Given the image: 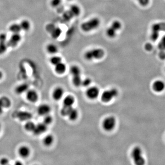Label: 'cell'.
I'll return each instance as SVG.
<instances>
[{
    "label": "cell",
    "mask_w": 165,
    "mask_h": 165,
    "mask_svg": "<svg viewBox=\"0 0 165 165\" xmlns=\"http://www.w3.org/2000/svg\"><path fill=\"white\" fill-rule=\"evenodd\" d=\"M101 21L98 18H93L83 23L81 25V30L85 32H89L96 30L100 25Z\"/></svg>",
    "instance_id": "6da1fadb"
},
{
    "label": "cell",
    "mask_w": 165,
    "mask_h": 165,
    "mask_svg": "<svg viewBox=\"0 0 165 165\" xmlns=\"http://www.w3.org/2000/svg\"><path fill=\"white\" fill-rule=\"evenodd\" d=\"M105 55V51L102 48H94L87 51L85 53V58L88 61L100 59Z\"/></svg>",
    "instance_id": "7a4b0ae2"
},
{
    "label": "cell",
    "mask_w": 165,
    "mask_h": 165,
    "mask_svg": "<svg viewBox=\"0 0 165 165\" xmlns=\"http://www.w3.org/2000/svg\"><path fill=\"white\" fill-rule=\"evenodd\" d=\"M131 156L136 165H142L145 163V160L142 156V149L140 147H135L133 149Z\"/></svg>",
    "instance_id": "3957f363"
},
{
    "label": "cell",
    "mask_w": 165,
    "mask_h": 165,
    "mask_svg": "<svg viewBox=\"0 0 165 165\" xmlns=\"http://www.w3.org/2000/svg\"><path fill=\"white\" fill-rule=\"evenodd\" d=\"M118 92L116 89H111L110 90L104 91L102 94L101 98L102 101L104 102H108L118 96Z\"/></svg>",
    "instance_id": "277c9868"
},
{
    "label": "cell",
    "mask_w": 165,
    "mask_h": 165,
    "mask_svg": "<svg viewBox=\"0 0 165 165\" xmlns=\"http://www.w3.org/2000/svg\"><path fill=\"white\" fill-rule=\"evenodd\" d=\"M116 124L115 118L113 116H109L106 118L103 122V128L107 131H110L114 129Z\"/></svg>",
    "instance_id": "5b68a950"
},
{
    "label": "cell",
    "mask_w": 165,
    "mask_h": 165,
    "mask_svg": "<svg viewBox=\"0 0 165 165\" xmlns=\"http://www.w3.org/2000/svg\"><path fill=\"white\" fill-rule=\"evenodd\" d=\"M26 99L28 101L31 103H35L38 100V93L34 90H28L26 92Z\"/></svg>",
    "instance_id": "8992f818"
},
{
    "label": "cell",
    "mask_w": 165,
    "mask_h": 165,
    "mask_svg": "<svg viewBox=\"0 0 165 165\" xmlns=\"http://www.w3.org/2000/svg\"><path fill=\"white\" fill-rule=\"evenodd\" d=\"M22 37L19 33L13 34L8 43V46L15 47L21 40Z\"/></svg>",
    "instance_id": "52a82bcc"
},
{
    "label": "cell",
    "mask_w": 165,
    "mask_h": 165,
    "mask_svg": "<svg viewBox=\"0 0 165 165\" xmlns=\"http://www.w3.org/2000/svg\"><path fill=\"white\" fill-rule=\"evenodd\" d=\"M47 130V125L44 123H39L35 125V128L33 131L34 135H39L46 132Z\"/></svg>",
    "instance_id": "ba28073f"
},
{
    "label": "cell",
    "mask_w": 165,
    "mask_h": 165,
    "mask_svg": "<svg viewBox=\"0 0 165 165\" xmlns=\"http://www.w3.org/2000/svg\"><path fill=\"white\" fill-rule=\"evenodd\" d=\"M51 111V108L47 104H43L40 105L37 109V112L41 116H44L49 114Z\"/></svg>",
    "instance_id": "9c48e42d"
},
{
    "label": "cell",
    "mask_w": 165,
    "mask_h": 165,
    "mask_svg": "<svg viewBox=\"0 0 165 165\" xmlns=\"http://www.w3.org/2000/svg\"><path fill=\"white\" fill-rule=\"evenodd\" d=\"M99 90L98 88L96 87H90L86 91V95L90 99H94L98 96Z\"/></svg>",
    "instance_id": "30bf717a"
},
{
    "label": "cell",
    "mask_w": 165,
    "mask_h": 165,
    "mask_svg": "<svg viewBox=\"0 0 165 165\" xmlns=\"http://www.w3.org/2000/svg\"><path fill=\"white\" fill-rule=\"evenodd\" d=\"M152 88L153 90L156 92H162L165 89V83L161 80H156L153 84Z\"/></svg>",
    "instance_id": "8fae6325"
},
{
    "label": "cell",
    "mask_w": 165,
    "mask_h": 165,
    "mask_svg": "<svg viewBox=\"0 0 165 165\" xmlns=\"http://www.w3.org/2000/svg\"><path fill=\"white\" fill-rule=\"evenodd\" d=\"M18 154L21 157L26 158L30 155V149L26 145H23L19 147L18 150Z\"/></svg>",
    "instance_id": "7c38bea8"
},
{
    "label": "cell",
    "mask_w": 165,
    "mask_h": 165,
    "mask_svg": "<svg viewBox=\"0 0 165 165\" xmlns=\"http://www.w3.org/2000/svg\"><path fill=\"white\" fill-rule=\"evenodd\" d=\"M64 94V90L61 87L56 88L52 93V97L56 101H59L63 97Z\"/></svg>",
    "instance_id": "4fadbf2b"
},
{
    "label": "cell",
    "mask_w": 165,
    "mask_h": 165,
    "mask_svg": "<svg viewBox=\"0 0 165 165\" xmlns=\"http://www.w3.org/2000/svg\"><path fill=\"white\" fill-rule=\"evenodd\" d=\"M29 90V85L27 84H23L19 85L15 89V92L18 94H22L26 92Z\"/></svg>",
    "instance_id": "5bb4252c"
},
{
    "label": "cell",
    "mask_w": 165,
    "mask_h": 165,
    "mask_svg": "<svg viewBox=\"0 0 165 165\" xmlns=\"http://www.w3.org/2000/svg\"><path fill=\"white\" fill-rule=\"evenodd\" d=\"M66 66L62 61L55 66V70L56 73L61 74L64 73L66 71Z\"/></svg>",
    "instance_id": "9a60e30c"
},
{
    "label": "cell",
    "mask_w": 165,
    "mask_h": 165,
    "mask_svg": "<svg viewBox=\"0 0 165 165\" xmlns=\"http://www.w3.org/2000/svg\"><path fill=\"white\" fill-rule=\"evenodd\" d=\"M73 17H78L81 13V9L77 5L74 4L70 6L69 10Z\"/></svg>",
    "instance_id": "2e32d148"
},
{
    "label": "cell",
    "mask_w": 165,
    "mask_h": 165,
    "mask_svg": "<svg viewBox=\"0 0 165 165\" xmlns=\"http://www.w3.org/2000/svg\"><path fill=\"white\" fill-rule=\"evenodd\" d=\"M0 102L4 108H8L11 106V101L9 98L6 96L0 98Z\"/></svg>",
    "instance_id": "e0dca14e"
},
{
    "label": "cell",
    "mask_w": 165,
    "mask_h": 165,
    "mask_svg": "<svg viewBox=\"0 0 165 165\" xmlns=\"http://www.w3.org/2000/svg\"><path fill=\"white\" fill-rule=\"evenodd\" d=\"M75 99L73 96L68 95L63 100V106H68L72 107V106L74 104Z\"/></svg>",
    "instance_id": "ac0fdd59"
},
{
    "label": "cell",
    "mask_w": 165,
    "mask_h": 165,
    "mask_svg": "<svg viewBox=\"0 0 165 165\" xmlns=\"http://www.w3.org/2000/svg\"><path fill=\"white\" fill-rule=\"evenodd\" d=\"M54 141V137L51 135L46 136L43 140V143L45 146H49L52 145Z\"/></svg>",
    "instance_id": "d6986e66"
},
{
    "label": "cell",
    "mask_w": 165,
    "mask_h": 165,
    "mask_svg": "<svg viewBox=\"0 0 165 165\" xmlns=\"http://www.w3.org/2000/svg\"><path fill=\"white\" fill-rule=\"evenodd\" d=\"M46 48L47 52H49L50 54H56L58 51V47L54 44H49L47 46Z\"/></svg>",
    "instance_id": "ffe728a7"
},
{
    "label": "cell",
    "mask_w": 165,
    "mask_h": 165,
    "mask_svg": "<svg viewBox=\"0 0 165 165\" xmlns=\"http://www.w3.org/2000/svg\"><path fill=\"white\" fill-rule=\"evenodd\" d=\"M21 30L24 31L29 30L30 29L31 24L30 21L27 20H23L19 24Z\"/></svg>",
    "instance_id": "44dd1931"
},
{
    "label": "cell",
    "mask_w": 165,
    "mask_h": 165,
    "mask_svg": "<svg viewBox=\"0 0 165 165\" xmlns=\"http://www.w3.org/2000/svg\"><path fill=\"white\" fill-rule=\"evenodd\" d=\"M21 30L20 25L17 24V23H13V25H11L9 27V30L13 34L19 33Z\"/></svg>",
    "instance_id": "7402d4cb"
},
{
    "label": "cell",
    "mask_w": 165,
    "mask_h": 165,
    "mask_svg": "<svg viewBox=\"0 0 165 165\" xmlns=\"http://www.w3.org/2000/svg\"><path fill=\"white\" fill-rule=\"evenodd\" d=\"M61 34V30L59 28H55L51 31V35L53 39H56L60 36Z\"/></svg>",
    "instance_id": "603a6c76"
},
{
    "label": "cell",
    "mask_w": 165,
    "mask_h": 165,
    "mask_svg": "<svg viewBox=\"0 0 165 165\" xmlns=\"http://www.w3.org/2000/svg\"><path fill=\"white\" fill-rule=\"evenodd\" d=\"M116 31L110 26L106 30V35L110 38H114L116 35Z\"/></svg>",
    "instance_id": "cb8c5ba5"
},
{
    "label": "cell",
    "mask_w": 165,
    "mask_h": 165,
    "mask_svg": "<svg viewBox=\"0 0 165 165\" xmlns=\"http://www.w3.org/2000/svg\"><path fill=\"white\" fill-rule=\"evenodd\" d=\"M35 124L32 121H27L25 125V129L27 131L33 132L35 128Z\"/></svg>",
    "instance_id": "d4e9b609"
},
{
    "label": "cell",
    "mask_w": 165,
    "mask_h": 165,
    "mask_svg": "<svg viewBox=\"0 0 165 165\" xmlns=\"http://www.w3.org/2000/svg\"><path fill=\"white\" fill-rule=\"evenodd\" d=\"M68 116L69 118L72 121L75 120L77 118L78 116V111L76 109H74L72 107Z\"/></svg>",
    "instance_id": "484cf974"
},
{
    "label": "cell",
    "mask_w": 165,
    "mask_h": 165,
    "mask_svg": "<svg viewBox=\"0 0 165 165\" xmlns=\"http://www.w3.org/2000/svg\"><path fill=\"white\" fill-rule=\"evenodd\" d=\"M70 73L73 75V76L80 75V69L78 66H73L70 68Z\"/></svg>",
    "instance_id": "4316f807"
},
{
    "label": "cell",
    "mask_w": 165,
    "mask_h": 165,
    "mask_svg": "<svg viewBox=\"0 0 165 165\" xmlns=\"http://www.w3.org/2000/svg\"><path fill=\"white\" fill-rule=\"evenodd\" d=\"M122 23L118 20H114L111 23V27L116 31L119 30L122 28Z\"/></svg>",
    "instance_id": "83f0119b"
},
{
    "label": "cell",
    "mask_w": 165,
    "mask_h": 165,
    "mask_svg": "<svg viewBox=\"0 0 165 165\" xmlns=\"http://www.w3.org/2000/svg\"><path fill=\"white\" fill-rule=\"evenodd\" d=\"M82 80L81 78L80 75L73 76V85L76 86L78 87V86L81 85L82 84Z\"/></svg>",
    "instance_id": "f1b7e54d"
},
{
    "label": "cell",
    "mask_w": 165,
    "mask_h": 165,
    "mask_svg": "<svg viewBox=\"0 0 165 165\" xmlns=\"http://www.w3.org/2000/svg\"><path fill=\"white\" fill-rule=\"evenodd\" d=\"M72 107L68 106H63V108L61 111V113L63 116H68L69 113L70 112Z\"/></svg>",
    "instance_id": "f546056e"
},
{
    "label": "cell",
    "mask_w": 165,
    "mask_h": 165,
    "mask_svg": "<svg viewBox=\"0 0 165 165\" xmlns=\"http://www.w3.org/2000/svg\"><path fill=\"white\" fill-rule=\"evenodd\" d=\"M62 61L61 57L59 56H53L50 59V63L55 66Z\"/></svg>",
    "instance_id": "4dcf8cb0"
},
{
    "label": "cell",
    "mask_w": 165,
    "mask_h": 165,
    "mask_svg": "<svg viewBox=\"0 0 165 165\" xmlns=\"http://www.w3.org/2000/svg\"><path fill=\"white\" fill-rule=\"evenodd\" d=\"M44 116V118L43 123H44L45 124L47 125V126L50 125V124L52 123V121H53V118H52V116L49 115V114Z\"/></svg>",
    "instance_id": "1f68e13d"
},
{
    "label": "cell",
    "mask_w": 165,
    "mask_h": 165,
    "mask_svg": "<svg viewBox=\"0 0 165 165\" xmlns=\"http://www.w3.org/2000/svg\"><path fill=\"white\" fill-rule=\"evenodd\" d=\"M8 48V44L6 43L0 42V55L4 54Z\"/></svg>",
    "instance_id": "d6a6232c"
},
{
    "label": "cell",
    "mask_w": 165,
    "mask_h": 165,
    "mask_svg": "<svg viewBox=\"0 0 165 165\" xmlns=\"http://www.w3.org/2000/svg\"><path fill=\"white\" fill-rule=\"evenodd\" d=\"M158 47L161 51H164L165 50V35L162 37L161 39V41L158 44Z\"/></svg>",
    "instance_id": "836d02e7"
},
{
    "label": "cell",
    "mask_w": 165,
    "mask_h": 165,
    "mask_svg": "<svg viewBox=\"0 0 165 165\" xmlns=\"http://www.w3.org/2000/svg\"><path fill=\"white\" fill-rule=\"evenodd\" d=\"M63 18L64 19H65L66 21H69V20H71V19L74 18L73 16L71 13H70V11H68L65 12L63 14Z\"/></svg>",
    "instance_id": "e575fe53"
},
{
    "label": "cell",
    "mask_w": 165,
    "mask_h": 165,
    "mask_svg": "<svg viewBox=\"0 0 165 165\" xmlns=\"http://www.w3.org/2000/svg\"><path fill=\"white\" fill-rule=\"evenodd\" d=\"M61 1V0H51V6L53 8H56L60 5Z\"/></svg>",
    "instance_id": "d590c367"
},
{
    "label": "cell",
    "mask_w": 165,
    "mask_h": 165,
    "mask_svg": "<svg viewBox=\"0 0 165 165\" xmlns=\"http://www.w3.org/2000/svg\"><path fill=\"white\" fill-rule=\"evenodd\" d=\"M91 82V80H90V78H86V79H85L84 80H82L81 85L84 86H85V87H87V86L90 85Z\"/></svg>",
    "instance_id": "8d00e7d4"
},
{
    "label": "cell",
    "mask_w": 165,
    "mask_h": 165,
    "mask_svg": "<svg viewBox=\"0 0 165 165\" xmlns=\"http://www.w3.org/2000/svg\"><path fill=\"white\" fill-rule=\"evenodd\" d=\"M9 163V160L6 157H3L0 159V164L2 165H8Z\"/></svg>",
    "instance_id": "74e56055"
},
{
    "label": "cell",
    "mask_w": 165,
    "mask_h": 165,
    "mask_svg": "<svg viewBox=\"0 0 165 165\" xmlns=\"http://www.w3.org/2000/svg\"><path fill=\"white\" fill-rule=\"evenodd\" d=\"M7 36L5 33H1L0 34V42L6 43V42Z\"/></svg>",
    "instance_id": "f35d334b"
},
{
    "label": "cell",
    "mask_w": 165,
    "mask_h": 165,
    "mask_svg": "<svg viewBox=\"0 0 165 165\" xmlns=\"http://www.w3.org/2000/svg\"><path fill=\"white\" fill-rule=\"evenodd\" d=\"M139 4L142 6H146L148 4L149 0H138Z\"/></svg>",
    "instance_id": "ab89813d"
},
{
    "label": "cell",
    "mask_w": 165,
    "mask_h": 165,
    "mask_svg": "<svg viewBox=\"0 0 165 165\" xmlns=\"http://www.w3.org/2000/svg\"><path fill=\"white\" fill-rule=\"evenodd\" d=\"M145 48L147 51H151L153 48L152 45L150 43H147L145 46Z\"/></svg>",
    "instance_id": "60d3db41"
},
{
    "label": "cell",
    "mask_w": 165,
    "mask_h": 165,
    "mask_svg": "<svg viewBox=\"0 0 165 165\" xmlns=\"http://www.w3.org/2000/svg\"><path fill=\"white\" fill-rule=\"evenodd\" d=\"M4 109V108H3V106H2L1 103L0 102V114L3 112V109Z\"/></svg>",
    "instance_id": "b9f144b4"
},
{
    "label": "cell",
    "mask_w": 165,
    "mask_h": 165,
    "mask_svg": "<svg viewBox=\"0 0 165 165\" xmlns=\"http://www.w3.org/2000/svg\"><path fill=\"white\" fill-rule=\"evenodd\" d=\"M161 54H160V56H161V59H164L165 58V53H163V51H161Z\"/></svg>",
    "instance_id": "7bdbcfd3"
},
{
    "label": "cell",
    "mask_w": 165,
    "mask_h": 165,
    "mask_svg": "<svg viewBox=\"0 0 165 165\" xmlns=\"http://www.w3.org/2000/svg\"><path fill=\"white\" fill-rule=\"evenodd\" d=\"M3 77V73H2V71L0 70V80H1L2 79V78Z\"/></svg>",
    "instance_id": "ee69618b"
},
{
    "label": "cell",
    "mask_w": 165,
    "mask_h": 165,
    "mask_svg": "<svg viewBox=\"0 0 165 165\" xmlns=\"http://www.w3.org/2000/svg\"><path fill=\"white\" fill-rule=\"evenodd\" d=\"M15 165H22V163L20 162V161H16L15 163Z\"/></svg>",
    "instance_id": "f6af8a7d"
},
{
    "label": "cell",
    "mask_w": 165,
    "mask_h": 165,
    "mask_svg": "<svg viewBox=\"0 0 165 165\" xmlns=\"http://www.w3.org/2000/svg\"><path fill=\"white\" fill-rule=\"evenodd\" d=\"M1 125L0 124V132H1Z\"/></svg>",
    "instance_id": "bcb514c9"
},
{
    "label": "cell",
    "mask_w": 165,
    "mask_h": 165,
    "mask_svg": "<svg viewBox=\"0 0 165 165\" xmlns=\"http://www.w3.org/2000/svg\"><path fill=\"white\" fill-rule=\"evenodd\" d=\"M68 1H72V0H68Z\"/></svg>",
    "instance_id": "7dc6e473"
},
{
    "label": "cell",
    "mask_w": 165,
    "mask_h": 165,
    "mask_svg": "<svg viewBox=\"0 0 165 165\" xmlns=\"http://www.w3.org/2000/svg\"><path fill=\"white\" fill-rule=\"evenodd\" d=\"M137 1H138V0H137Z\"/></svg>",
    "instance_id": "c3c4849f"
}]
</instances>
